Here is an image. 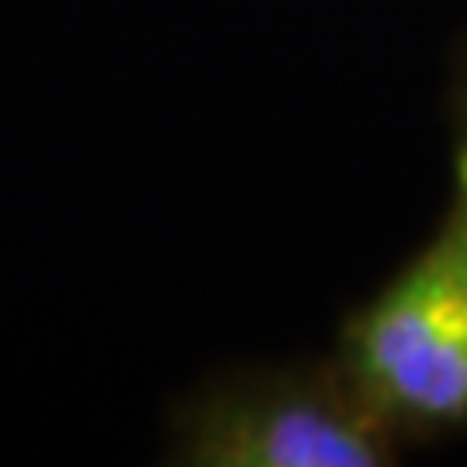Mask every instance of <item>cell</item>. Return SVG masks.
Masks as SVG:
<instances>
[{
	"instance_id": "cell-1",
	"label": "cell",
	"mask_w": 467,
	"mask_h": 467,
	"mask_svg": "<svg viewBox=\"0 0 467 467\" xmlns=\"http://www.w3.org/2000/svg\"><path fill=\"white\" fill-rule=\"evenodd\" d=\"M335 362L405 448L467 436V183L432 238L401 261L335 335Z\"/></svg>"
},
{
	"instance_id": "cell-3",
	"label": "cell",
	"mask_w": 467,
	"mask_h": 467,
	"mask_svg": "<svg viewBox=\"0 0 467 467\" xmlns=\"http://www.w3.org/2000/svg\"><path fill=\"white\" fill-rule=\"evenodd\" d=\"M448 121H451V152H456V180L467 183V36L456 47V63H451L448 82Z\"/></svg>"
},
{
	"instance_id": "cell-2",
	"label": "cell",
	"mask_w": 467,
	"mask_h": 467,
	"mask_svg": "<svg viewBox=\"0 0 467 467\" xmlns=\"http://www.w3.org/2000/svg\"><path fill=\"white\" fill-rule=\"evenodd\" d=\"M405 451L335 358L223 370L168 420L183 467H386Z\"/></svg>"
}]
</instances>
